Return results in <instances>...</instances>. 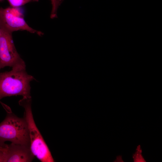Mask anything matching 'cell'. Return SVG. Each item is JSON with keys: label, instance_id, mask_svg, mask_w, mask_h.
<instances>
[{"label": "cell", "instance_id": "6da1fadb", "mask_svg": "<svg viewBox=\"0 0 162 162\" xmlns=\"http://www.w3.org/2000/svg\"><path fill=\"white\" fill-rule=\"evenodd\" d=\"M34 77L26 71V67L12 68L0 73V100L8 96L21 95L31 98L30 82Z\"/></svg>", "mask_w": 162, "mask_h": 162}, {"label": "cell", "instance_id": "7a4b0ae2", "mask_svg": "<svg viewBox=\"0 0 162 162\" xmlns=\"http://www.w3.org/2000/svg\"><path fill=\"white\" fill-rule=\"evenodd\" d=\"M24 109V118L28 128L31 150L42 162H54L50 151L34 121L32 110L31 98L23 97L19 102Z\"/></svg>", "mask_w": 162, "mask_h": 162}, {"label": "cell", "instance_id": "3957f363", "mask_svg": "<svg viewBox=\"0 0 162 162\" xmlns=\"http://www.w3.org/2000/svg\"><path fill=\"white\" fill-rule=\"evenodd\" d=\"M6 117L0 123V146H4L7 141L30 146L28 128L24 118L18 117L9 108L6 107Z\"/></svg>", "mask_w": 162, "mask_h": 162}, {"label": "cell", "instance_id": "277c9868", "mask_svg": "<svg viewBox=\"0 0 162 162\" xmlns=\"http://www.w3.org/2000/svg\"><path fill=\"white\" fill-rule=\"evenodd\" d=\"M1 29L0 36V70L8 66L12 68L26 67L24 61L15 46L12 33L2 28Z\"/></svg>", "mask_w": 162, "mask_h": 162}, {"label": "cell", "instance_id": "5b68a950", "mask_svg": "<svg viewBox=\"0 0 162 162\" xmlns=\"http://www.w3.org/2000/svg\"><path fill=\"white\" fill-rule=\"evenodd\" d=\"M9 7L0 8V25L1 27L12 33L18 31H26L41 36L43 33L30 27L26 22L22 16L15 13L17 8Z\"/></svg>", "mask_w": 162, "mask_h": 162}, {"label": "cell", "instance_id": "8992f818", "mask_svg": "<svg viewBox=\"0 0 162 162\" xmlns=\"http://www.w3.org/2000/svg\"><path fill=\"white\" fill-rule=\"evenodd\" d=\"M6 147L5 162H30L34 158L29 145L11 143Z\"/></svg>", "mask_w": 162, "mask_h": 162}, {"label": "cell", "instance_id": "52a82bcc", "mask_svg": "<svg viewBox=\"0 0 162 162\" xmlns=\"http://www.w3.org/2000/svg\"><path fill=\"white\" fill-rule=\"evenodd\" d=\"M3 0H0L2 1ZM13 7L18 8L31 2H37L39 0H7Z\"/></svg>", "mask_w": 162, "mask_h": 162}, {"label": "cell", "instance_id": "ba28073f", "mask_svg": "<svg viewBox=\"0 0 162 162\" xmlns=\"http://www.w3.org/2000/svg\"><path fill=\"white\" fill-rule=\"evenodd\" d=\"M142 150L140 145L137 146L136 152L133 155V158L134 162H146L142 154Z\"/></svg>", "mask_w": 162, "mask_h": 162}, {"label": "cell", "instance_id": "9c48e42d", "mask_svg": "<svg viewBox=\"0 0 162 162\" xmlns=\"http://www.w3.org/2000/svg\"><path fill=\"white\" fill-rule=\"evenodd\" d=\"M52 5V9L50 15L51 18H54L57 16V12L59 6L62 0H50Z\"/></svg>", "mask_w": 162, "mask_h": 162}, {"label": "cell", "instance_id": "30bf717a", "mask_svg": "<svg viewBox=\"0 0 162 162\" xmlns=\"http://www.w3.org/2000/svg\"><path fill=\"white\" fill-rule=\"evenodd\" d=\"M6 151V145L0 148V162H5Z\"/></svg>", "mask_w": 162, "mask_h": 162}, {"label": "cell", "instance_id": "8fae6325", "mask_svg": "<svg viewBox=\"0 0 162 162\" xmlns=\"http://www.w3.org/2000/svg\"><path fill=\"white\" fill-rule=\"evenodd\" d=\"M1 32H2V29H1V27L0 25V36L1 35Z\"/></svg>", "mask_w": 162, "mask_h": 162}, {"label": "cell", "instance_id": "7c38bea8", "mask_svg": "<svg viewBox=\"0 0 162 162\" xmlns=\"http://www.w3.org/2000/svg\"><path fill=\"white\" fill-rule=\"evenodd\" d=\"M2 146H0V148H2Z\"/></svg>", "mask_w": 162, "mask_h": 162}]
</instances>
